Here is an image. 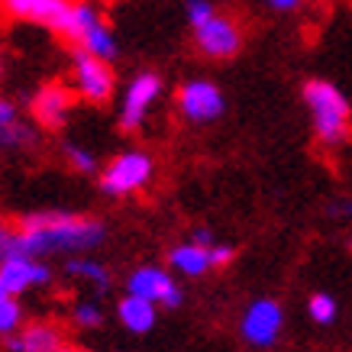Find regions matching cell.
<instances>
[{"mask_svg":"<svg viewBox=\"0 0 352 352\" xmlns=\"http://www.w3.org/2000/svg\"><path fill=\"white\" fill-rule=\"evenodd\" d=\"M104 243V223L75 214H30L13 230L3 258H39L45 252H85Z\"/></svg>","mask_w":352,"mask_h":352,"instance_id":"obj_1","label":"cell"},{"mask_svg":"<svg viewBox=\"0 0 352 352\" xmlns=\"http://www.w3.org/2000/svg\"><path fill=\"white\" fill-rule=\"evenodd\" d=\"M300 97H304L310 117H314V129H317L323 146H340V142L349 139L352 110L340 87L314 78V81H307V85L300 87Z\"/></svg>","mask_w":352,"mask_h":352,"instance_id":"obj_2","label":"cell"},{"mask_svg":"<svg viewBox=\"0 0 352 352\" xmlns=\"http://www.w3.org/2000/svg\"><path fill=\"white\" fill-rule=\"evenodd\" d=\"M152 155L142 149H129L110 162L100 175V191L110 197H126V194L142 191L152 178Z\"/></svg>","mask_w":352,"mask_h":352,"instance_id":"obj_3","label":"cell"},{"mask_svg":"<svg viewBox=\"0 0 352 352\" xmlns=\"http://www.w3.org/2000/svg\"><path fill=\"white\" fill-rule=\"evenodd\" d=\"M62 39L81 45V52H91V55H97V58H107V62L117 55L113 32L107 30V23L100 20V13H97L91 3H75L72 23H68V30H65Z\"/></svg>","mask_w":352,"mask_h":352,"instance_id":"obj_4","label":"cell"},{"mask_svg":"<svg viewBox=\"0 0 352 352\" xmlns=\"http://www.w3.org/2000/svg\"><path fill=\"white\" fill-rule=\"evenodd\" d=\"M194 45L201 49L204 58L223 62V58H233V55L243 49V30L236 26V20L214 13L204 26L194 30Z\"/></svg>","mask_w":352,"mask_h":352,"instance_id":"obj_5","label":"cell"},{"mask_svg":"<svg viewBox=\"0 0 352 352\" xmlns=\"http://www.w3.org/2000/svg\"><path fill=\"white\" fill-rule=\"evenodd\" d=\"M159 94H162V78L155 72H142V75L133 78V85L123 94V107H120V129L123 133H136L146 123V113L159 100Z\"/></svg>","mask_w":352,"mask_h":352,"instance_id":"obj_6","label":"cell"},{"mask_svg":"<svg viewBox=\"0 0 352 352\" xmlns=\"http://www.w3.org/2000/svg\"><path fill=\"white\" fill-rule=\"evenodd\" d=\"M75 87L78 94L91 100V104H104L113 94V68L107 58H97L91 52L75 55Z\"/></svg>","mask_w":352,"mask_h":352,"instance_id":"obj_7","label":"cell"},{"mask_svg":"<svg viewBox=\"0 0 352 352\" xmlns=\"http://www.w3.org/2000/svg\"><path fill=\"white\" fill-rule=\"evenodd\" d=\"M178 107L188 123H214L223 113V91L214 81H188L178 91Z\"/></svg>","mask_w":352,"mask_h":352,"instance_id":"obj_8","label":"cell"},{"mask_svg":"<svg viewBox=\"0 0 352 352\" xmlns=\"http://www.w3.org/2000/svg\"><path fill=\"white\" fill-rule=\"evenodd\" d=\"M3 10L10 13V16H16V20L43 23L52 32L65 36L68 23H72L75 3L72 0H3Z\"/></svg>","mask_w":352,"mask_h":352,"instance_id":"obj_9","label":"cell"},{"mask_svg":"<svg viewBox=\"0 0 352 352\" xmlns=\"http://www.w3.org/2000/svg\"><path fill=\"white\" fill-rule=\"evenodd\" d=\"M126 291L152 300V304H162V307H178V304H182V288L171 281L168 272H162V268H155V265L136 268L126 281Z\"/></svg>","mask_w":352,"mask_h":352,"instance_id":"obj_10","label":"cell"},{"mask_svg":"<svg viewBox=\"0 0 352 352\" xmlns=\"http://www.w3.org/2000/svg\"><path fill=\"white\" fill-rule=\"evenodd\" d=\"M281 320H285V314L278 307L275 300H256V304H249L243 317V336L249 346H272L278 340V333H281Z\"/></svg>","mask_w":352,"mask_h":352,"instance_id":"obj_11","label":"cell"},{"mask_svg":"<svg viewBox=\"0 0 352 352\" xmlns=\"http://www.w3.org/2000/svg\"><path fill=\"white\" fill-rule=\"evenodd\" d=\"M0 278H3L10 294H20V291H30L36 285H45L52 278V272H49V265L36 262V258L16 256V258H0Z\"/></svg>","mask_w":352,"mask_h":352,"instance_id":"obj_12","label":"cell"},{"mask_svg":"<svg viewBox=\"0 0 352 352\" xmlns=\"http://www.w3.org/2000/svg\"><path fill=\"white\" fill-rule=\"evenodd\" d=\"M68 110H72V97L58 85L43 87L39 94L32 97V117L39 120L45 129H62L65 120H68Z\"/></svg>","mask_w":352,"mask_h":352,"instance_id":"obj_13","label":"cell"},{"mask_svg":"<svg viewBox=\"0 0 352 352\" xmlns=\"http://www.w3.org/2000/svg\"><path fill=\"white\" fill-rule=\"evenodd\" d=\"M10 352H58L62 349V333L52 323H30L20 336H7Z\"/></svg>","mask_w":352,"mask_h":352,"instance_id":"obj_14","label":"cell"},{"mask_svg":"<svg viewBox=\"0 0 352 352\" xmlns=\"http://www.w3.org/2000/svg\"><path fill=\"white\" fill-rule=\"evenodd\" d=\"M168 262L175 272H182L188 278H201L204 272H210L214 262H210V249L207 245H197V243H182L175 245L168 252Z\"/></svg>","mask_w":352,"mask_h":352,"instance_id":"obj_15","label":"cell"},{"mask_svg":"<svg viewBox=\"0 0 352 352\" xmlns=\"http://www.w3.org/2000/svg\"><path fill=\"white\" fill-rule=\"evenodd\" d=\"M155 307H159V304L139 298V294H126V298L120 300L117 317L129 333H146L155 327Z\"/></svg>","mask_w":352,"mask_h":352,"instance_id":"obj_16","label":"cell"},{"mask_svg":"<svg viewBox=\"0 0 352 352\" xmlns=\"http://www.w3.org/2000/svg\"><path fill=\"white\" fill-rule=\"evenodd\" d=\"M30 136H32V133L20 123V117H16L13 104L0 100V146H7V149H13V146H26V142H30Z\"/></svg>","mask_w":352,"mask_h":352,"instance_id":"obj_17","label":"cell"},{"mask_svg":"<svg viewBox=\"0 0 352 352\" xmlns=\"http://www.w3.org/2000/svg\"><path fill=\"white\" fill-rule=\"evenodd\" d=\"M65 272L72 278H85L91 285H97V291L110 288V272L100 265V262H94V258H72V262L65 265Z\"/></svg>","mask_w":352,"mask_h":352,"instance_id":"obj_18","label":"cell"},{"mask_svg":"<svg viewBox=\"0 0 352 352\" xmlns=\"http://www.w3.org/2000/svg\"><path fill=\"white\" fill-rule=\"evenodd\" d=\"M20 320H23V310H20V304H16V298H13V294L0 298V336L16 333Z\"/></svg>","mask_w":352,"mask_h":352,"instance_id":"obj_19","label":"cell"},{"mask_svg":"<svg viewBox=\"0 0 352 352\" xmlns=\"http://www.w3.org/2000/svg\"><path fill=\"white\" fill-rule=\"evenodd\" d=\"M307 310H310V320L314 323H333L336 320V300L330 298V294H314V298L307 300Z\"/></svg>","mask_w":352,"mask_h":352,"instance_id":"obj_20","label":"cell"},{"mask_svg":"<svg viewBox=\"0 0 352 352\" xmlns=\"http://www.w3.org/2000/svg\"><path fill=\"white\" fill-rule=\"evenodd\" d=\"M65 155L72 162V168L81 171V175H94L97 171V159L87 149H81V146H65Z\"/></svg>","mask_w":352,"mask_h":352,"instance_id":"obj_21","label":"cell"},{"mask_svg":"<svg viewBox=\"0 0 352 352\" xmlns=\"http://www.w3.org/2000/svg\"><path fill=\"white\" fill-rule=\"evenodd\" d=\"M214 3H210V0H191V3H188V23H191L194 30H197V26H204V23L210 20V16H214Z\"/></svg>","mask_w":352,"mask_h":352,"instance_id":"obj_22","label":"cell"},{"mask_svg":"<svg viewBox=\"0 0 352 352\" xmlns=\"http://www.w3.org/2000/svg\"><path fill=\"white\" fill-rule=\"evenodd\" d=\"M75 323L91 330V327H100V323H104V314H100L97 304H78L75 307Z\"/></svg>","mask_w":352,"mask_h":352,"instance_id":"obj_23","label":"cell"},{"mask_svg":"<svg viewBox=\"0 0 352 352\" xmlns=\"http://www.w3.org/2000/svg\"><path fill=\"white\" fill-rule=\"evenodd\" d=\"M233 245H210V262H214V268H223L233 262Z\"/></svg>","mask_w":352,"mask_h":352,"instance_id":"obj_24","label":"cell"},{"mask_svg":"<svg viewBox=\"0 0 352 352\" xmlns=\"http://www.w3.org/2000/svg\"><path fill=\"white\" fill-rule=\"evenodd\" d=\"M191 243L207 245V249H210V245H214V233H210L207 226H201V230H194V239H191Z\"/></svg>","mask_w":352,"mask_h":352,"instance_id":"obj_25","label":"cell"},{"mask_svg":"<svg viewBox=\"0 0 352 352\" xmlns=\"http://www.w3.org/2000/svg\"><path fill=\"white\" fill-rule=\"evenodd\" d=\"M10 239H13V230H10V226H3V223H0V258H3V252H7V245H10Z\"/></svg>","mask_w":352,"mask_h":352,"instance_id":"obj_26","label":"cell"},{"mask_svg":"<svg viewBox=\"0 0 352 352\" xmlns=\"http://www.w3.org/2000/svg\"><path fill=\"white\" fill-rule=\"evenodd\" d=\"M268 3H272L275 10H294V7H298L300 0H268Z\"/></svg>","mask_w":352,"mask_h":352,"instance_id":"obj_27","label":"cell"},{"mask_svg":"<svg viewBox=\"0 0 352 352\" xmlns=\"http://www.w3.org/2000/svg\"><path fill=\"white\" fill-rule=\"evenodd\" d=\"M58 352H91V349H81V346H62Z\"/></svg>","mask_w":352,"mask_h":352,"instance_id":"obj_28","label":"cell"},{"mask_svg":"<svg viewBox=\"0 0 352 352\" xmlns=\"http://www.w3.org/2000/svg\"><path fill=\"white\" fill-rule=\"evenodd\" d=\"M10 291H7V285H3V278H0V298H7Z\"/></svg>","mask_w":352,"mask_h":352,"instance_id":"obj_29","label":"cell"},{"mask_svg":"<svg viewBox=\"0 0 352 352\" xmlns=\"http://www.w3.org/2000/svg\"><path fill=\"white\" fill-rule=\"evenodd\" d=\"M0 3H3V0H0Z\"/></svg>","mask_w":352,"mask_h":352,"instance_id":"obj_30","label":"cell"}]
</instances>
